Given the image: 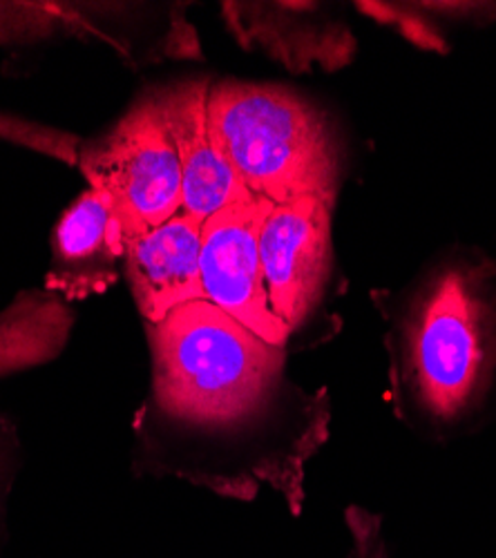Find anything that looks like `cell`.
Masks as SVG:
<instances>
[{"label":"cell","mask_w":496,"mask_h":558,"mask_svg":"<svg viewBox=\"0 0 496 558\" xmlns=\"http://www.w3.org/2000/svg\"><path fill=\"white\" fill-rule=\"evenodd\" d=\"M210 85L206 78H191L150 92L182 163V210L202 223L221 208L253 199L210 123Z\"/></svg>","instance_id":"cell-7"},{"label":"cell","mask_w":496,"mask_h":558,"mask_svg":"<svg viewBox=\"0 0 496 558\" xmlns=\"http://www.w3.org/2000/svg\"><path fill=\"white\" fill-rule=\"evenodd\" d=\"M16 458H19L16 429L8 421V415L0 413V519H3L5 500L16 474Z\"/></svg>","instance_id":"cell-14"},{"label":"cell","mask_w":496,"mask_h":558,"mask_svg":"<svg viewBox=\"0 0 496 558\" xmlns=\"http://www.w3.org/2000/svg\"><path fill=\"white\" fill-rule=\"evenodd\" d=\"M202 221L184 210L125 240V277L146 324H159L177 306L204 300Z\"/></svg>","instance_id":"cell-9"},{"label":"cell","mask_w":496,"mask_h":558,"mask_svg":"<svg viewBox=\"0 0 496 558\" xmlns=\"http://www.w3.org/2000/svg\"><path fill=\"white\" fill-rule=\"evenodd\" d=\"M76 166L89 189L112 199L125 240L166 223L184 208L182 163L150 95L106 134L81 142Z\"/></svg>","instance_id":"cell-4"},{"label":"cell","mask_w":496,"mask_h":558,"mask_svg":"<svg viewBox=\"0 0 496 558\" xmlns=\"http://www.w3.org/2000/svg\"><path fill=\"white\" fill-rule=\"evenodd\" d=\"M494 266L443 264L419 291L404 322V371L421 409L455 423L483 396L496 364Z\"/></svg>","instance_id":"cell-2"},{"label":"cell","mask_w":496,"mask_h":558,"mask_svg":"<svg viewBox=\"0 0 496 558\" xmlns=\"http://www.w3.org/2000/svg\"><path fill=\"white\" fill-rule=\"evenodd\" d=\"M270 311L291 333L320 300L331 262V206L320 197L274 204L259 232Z\"/></svg>","instance_id":"cell-6"},{"label":"cell","mask_w":496,"mask_h":558,"mask_svg":"<svg viewBox=\"0 0 496 558\" xmlns=\"http://www.w3.org/2000/svg\"><path fill=\"white\" fill-rule=\"evenodd\" d=\"M274 204L253 197L217 210L202 223L204 300L235 317L274 347H287L291 329L270 311L259 259L262 223Z\"/></svg>","instance_id":"cell-5"},{"label":"cell","mask_w":496,"mask_h":558,"mask_svg":"<svg viewBox=\"0 0 496 558\" xmlns=\"http://www.w3.org/2000/svg\"><path fill=\"white\" fill-rule=\"evenodd\" d=\"M153 351V400L161 415L195 427L249 421L276 391L285 347L249 331L208 300L146 324Z\"/></svg>","instance_id":"cell-1"},{"label":"cell","mask_w":496,"mask_h":558,"mask_svg":"<svg viewBox=\"0 0 496 558\" xmlns=\"http://www.w3.org/2000/svg\"><path fill=\"white\" fill-rule=\"evenodd\" d=\"M223 16L246 48H259L300 72L313 63L340 65L353 40L323 19L318 5L302 3H227Z\"/></svg>","instance_id":"cell-10"},{"label":"cell","mask_w":496,"mask_h":558,"mask_svg":"<svg viewBox=\"0 0 496 558\" xmlns=\"http://www.w3.org/2000/svg\"><path fill=\"white\" fill-rule=\"evenodd\" d=\"M74 324L70 302L48 289L21 291L0 308V378L61 355Z\"/></svg>","instance_id":"cell-11"},{"label":"cell","mask_w":496,"mask_h":558,"mask_svg":"<svg viewBox=\"0 0 496 558\" xmlns=\"http://www.w3.org/2000/svg\"><path fill=\"white\" fill-rule=\"evenodd\" d=\"M125 257L123 226L112 199L89 189L59 219L52 238V266L45 289L65 302L104 295L119 279Z\"/></svg>","instance_id":"cell-8"},{"label":"cell","mask_w":496,"mask_h":558,"mask_svg":"<svg viewBox=\"0 0 496 558\" xmlns=\"http://www.w3.org/2000/svg\"><path fill=\"white\" fill-rule=\"evenodd\" d=\"M208 117L244 189L270 204L338 193V146L325 117L276 85L219 81Z\"/></svg>","instance_id":"cell-3"},{"label":"cell","mask_w":496,"mask_h":558,"mask_svg":"<svg viewBox=\"0 0 496 558\" xmlns=\"http://www.w3.org/2000/svg\"><path fill=\"white\" fill-rule=\"evenodd\" d=\"M0 142L23 146L27 150L63 161L68 166L78 163L81 138L76 134L8 112H0Z\"/></svg>","instance_id":"cell-13"},{"label":"cell","mask_w":496,"mask_h":558,"mask_svg":"<svg viewBox=\"0 0 496 558\" xmlns=\"http://www.w3.org/2000/svg\"><path fill=\"white\" fill-rule=\"evenodd\" d=\"M93 32L87 19L61 3H32V0H0V45L25 48L63 34Z\"/></svg>","instance_id":"cell-12"}]
</instances>
